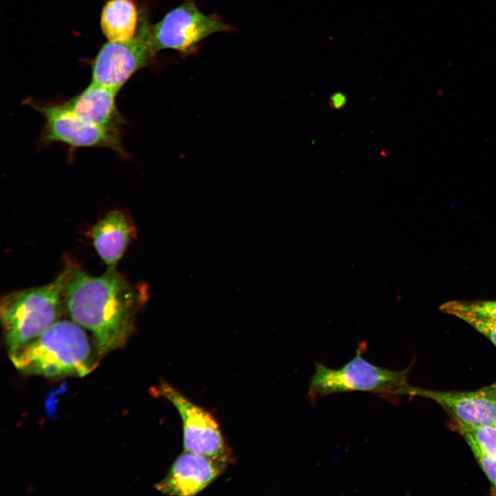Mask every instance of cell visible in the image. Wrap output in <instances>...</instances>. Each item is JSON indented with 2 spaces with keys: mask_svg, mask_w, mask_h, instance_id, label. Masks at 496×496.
<instances>
[{
  "mask_svg": "<svg viewBox=\"0 0 496 496\" xmlns=\"http://www.w3.org/2000/svg\"><path fill=\"white\" fill-rule=\"evenodd\" d=\"M143 286L131 284L116 267L99 276L72 267L63 296L71 320L88 331L101 358L125 347L147 296Z\"/></svg>",
  "mask_w": 496,
  "mask_h": 496,
  "instance_id": "6da1fadb",
  "label": "cell"
},
{
  "mask_svg": "<svg viewBox=\"0 0 496 496\" xmlns=\"http://www.w3.org/2000/svg\"><path fill=\"white\" fill-rule=\"evenodd\" d=\"M8 353L19 371L48 378L84 376L101 358L85 329L65 320Z\"/></svg>",
  "mask_w": 496,
  "mask_h": 496,
  "instance_id": "7a4b0ae2",
  "label": "cell"
},
{
  "mask_svg": "<svg viewBox=\"0 0 496 496\" xmlns=\"http://www.w3.org/2000/svg\"><path fill=\"white\" fill-rule=\"evenodd\" d=\"M72 267L42 286L18 290L1 300L0 318L8 353L45 332L60 320Z\"/></svg>",
  "mask_w": 496,
  "mask_h": 496,
  "instance_id": "3957f363",
  "label": "cell"
},
{
  "mask_svg": "<svg viewBox=\"0 0 496 496\" xmlns=\"http://www.w3.org/2000/svg\"><path fill=\"white\" fill-rule=\"evenodd\" d=\"M366 347V342H360L355 357L339 369L315 362L307 392L310 402L315 403L329 395L353 391L397 395L398 390L408 384L409 369L392 370L367 361L362 357Z\"/></svg>",
  "mask_w": 496,
  "mask_h": 496,
  "instance_id": "277c9868",
  "label": "cell"
},
{
  "mask_svg": "<svg viewBox=\"0 0 496 496\" xmlns=\"http://www.w3.org/2000/svg\"><path fill=\"white\" fill-rule=\"evenodd\" d=\"M25 104L38 112L44 119L39 143L44 147L53 143L68 146L70 159L81 147H103L123 158L129 154L122 141L121 133L93 124L68 107L63 101L44 103L27 99Z\"/></svg>",
  "mask_w": 496,
  "mask_h": 496,
  "instance_id": "5b68a950",
  "label": "cell"
},
{
  "mask_svg": "<svg viewBox=\"0 0 496 496\" xmlns=\"http://www.w3.org/2000/svg\"><path fill=\"white\" fill-rule=\"evenodd\" d=\"M232 30L218 17L203 14L194 0H185L150 26V42L155 53L172 49L188 54L209 35Z\"/></svg>",
  "mask_w": 496,
  "mask_h": 496,
  "instance_id": "8992f818",
  "label": "cell"
},
{
  "mask_svg": "<svg viewBox=\"0 0 496 496\" xmlns=\"http://www.w3.org/2000/svg\"><path fill=\"white\" fill-rule=\"evenodd\" d=\"M150 26L141 13L132 39L105 43L93 61L92 82L118 92L135 72L147 66L156 54L150 42Z\"/></svg>",
  "mask_w": 496,
  "mask_h": 496,
  "instance_id": "52a82bcc",
  "label": "cell"
},
{
  "mask_svg": "<svg viewBox=\"0 0 496 496\" xmlns=\"http://www.w3.org/2000/svg\"><path fill=\"white\" fill-rule=\"evenodd\" d=\"M156 392L169 402L180 417L184 451L214 458H231L218 423L209 412L167 382H161Z\"/></svg>",
  "mask_w": 496,
  "mask_h": 496,
  "instance_id": "ba28073f",
  "label": "cell"
},
{
  "mask_svg": "<svg viewBox=\"0 0 496 496\" xmlns=\"http://www.w3.org/2000/svg\"><path fill=\"white\" fill-rule=\"evenodd\" d=\"M409 395L431 400L464 426H496V381L473 391H440L406 385L397 395Z\"/></svg>",
  "mask_w": 496,
  "mask_h": 496,
  "instance_id": "9c48e42d",
  "label": "cell"
},
{
  "mask_svg": "<svg viewBox=\"0 0 496 496\" xmlns=\"http://www.w3.org/2000/svg\"><path fill=\"white\" fill-rule=\"evenodd\" d=\"M229 462L230 459L210 457L184 451L154 487L167 495H196L216 480Z\"/></svg>",
  "mask_w": 496,
  "mask_h": 496,
  "instance_id": "30bf717a",
  "label": "cell"
},
{
  "mask_svg": "<svg viewBox=\"0 0 496 496\" xmlns=\"http://www.w3.org/2000/svg\"><path fill=\"white\" fill-rule=\"evenodd\" d=\"M118 92L91 82L81 92L63 102L86 121L123 134L127 127V121L118 108Z\"/></svg>",
  "mask_w": 496,
  "mask_h": 496,
  "instance_id": "8fae6325",
  "label": "cell"
},
{
  "mask_svg": "<svg viewBox=\"0 0 496 496\" xmlns=\"http://www.w3.org/2000/svg\"><path fill=\"white\" fill-rule=\"evenodd\" d=\"M90 235L99 257L112 267H116L135 237L136 229L127 212L115 209L107 211L92 227Z\"/></svg>",
  "mask_w": 496,
  "mask_h": 496,
  "instance_id": "7c38bea8",
  "label": "cell"
},
{
  "mask_svg": "<svg viewBox=\"0 0 496 496\" xmlns=\"http://www.w3.org/2000/svg\"><path fill=\"white\" fill-rule=\"evenodd\" d=\"M141 15L134 0H108L101 14V27L108 41L125 42L136 34Z\"/></svg>",
  "mask_w": 496,
  "mask_h": 496,
  "instance_id": "4fadbf2b",
  "label": "cell"
},
{
  "mask_svg": "<svg viewBox=\"0 0 496 496\" xmlns=\"http://www.w3.org/2000/svg\"><path fill=\"white\" fill-rule=\"evenodd\" d=\"M440 310L463 321L473 318L496 322V300H451L442 304Z\"/></svg>",
  "mask_w": 496,
  "mask_h": 496,
  "instance_id": "5bb4252c",
  "label": "cell"
},
{
  "mask_svg": "<svg viewBox=\"0 0 496 496\" xmlns=\"http://www.w3.org/2000/svg\"><path fill=\"white\" fill-rule=\"evenodd\" d=\"M451 426L465 441L473 442L483 452L496 458V426H468L453 420Z\"/></svg>",
  "mask_w": 496,
  "mask_h": 496,
  "instance_id": "9a60e30c",
  "label": "cell"
},
{
  "mask_svg": "<svg viewBox=\"0 0 496 496\" xmlns=\"http://www.w3.org/2000/svg\"><path fill=\"white\" fill-rule=\"evenodd\" d=\"M479 467L486 475L490 485V494L496 495V458H494L470 441H466Z\"/></svg>",
  "mask_w": 496,
  "mask_h": 496,
  "instance_id": "2e32d148",
  "label": "cell"
},
{
  "mask_svg": "<svg viewBox=\"0 0 496 496\" xmlns=\"http://www.w3.org/2000/svg\"><path fill=\"white\" fill-rule=\"evenodd\" d=\"M464 321L488 338L496 347V322L473 318Z\"/></svg>",
  "mask_w": 496,
  "mask_h": 496,
  "instance_id": "e0dca14e",
  "label": "cell"
},
{
  "mask_svg": "<svg viewBox=\"0 0 496 496\" xmlns=\"http://www.w3.org/2000/svg\"><path fill=\"white\" fill-rule=\"evenodd\" d=\"M345 103L346 98L342 94H337L331 98V105L335 109H340L342 107Z\"/></svg>",
  "mask_w": 496,
  "mask_h": 496,
  "instance_id": "ac0fdd59",
  "label": "cell"
}]
</instances>
